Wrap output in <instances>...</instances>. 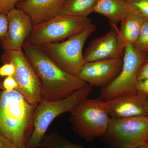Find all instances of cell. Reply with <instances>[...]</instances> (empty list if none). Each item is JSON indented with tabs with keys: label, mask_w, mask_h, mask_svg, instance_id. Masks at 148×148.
Wrapping results in <instances>:
<instances>
[{
	"label": "cell",
	"mask_w": 148,
	"mask_h": 148,
	"mask_svg": "<svg viewBox=\"0 0 148 148\" xmlns=\"http://www.w3.org/2000/svg\"><path fill=\"white\" fill-rule=\"evenodd\" d=\"M0 148H17L12 142L0 133Z\"/></svg>",
	"instance_id": "27"
},
{
	"label": "cell",
	"mask_w": 148,
	"mask_h": 148,
	"mask_svg": "<svg viewBox=\"0 0 148 148\" xmlns=\"http://www.w3.org/2000/svg\"><path fill=\"white\" fill-rule=\"evenodd\" d=\"M147 79H148V55L140 67L137 76L138 81Z\"/></svg>",
	"instance_id": "26"
},
{
	"label": "cell",
	"mask_w": 148,
	"mask_h": 148,
	"mask_svg": "<svg viewBox=\"0 0 148 148\" xmlns=\"http://www.w3.org/2000/svg\"><path fill=\"white\" fill-rule=\"evenodd\" d=\"M111 148H136L148 143V118H111L103 136Z\"/></svg>",
	"instance_id": "7"
},
{
	"label": "cell",
	"mask_w": 148,
	"mask_h": 148,
	"mask_svg": "<svg viewBox=\"0 0 148 148\" xmlns=\"http://www.w3.org/2000/svg\"><path fill=\"white\" fill-rule=\"evenodd\" d=\"M1 61L12 62L15 66L13 77L18 84L17 90L29 103L38 105L42 99L40 81L34 68L23 50H4Z\"/></svg>",
	"instance_id": "9"
},
{
	"label": "cell",
	"mask_w": 148,
	"mask_h": 148,
	"mask_svg": "<svg viewBox=\"0 0 148 148\" xmlns=\"http://www.w3.org/2000/svg\"><path fill=\"white\" fill-rule=\"evenodd\" d=\"M66 0H24L16 4V8L24 11L33 25L59 15Z\"/></svg>",
	"instance_id": "14"
},
{
	"label": "cell",
	"mask_w": 148,
	"mask_h": 148,
	"mask_svg": "<svg viewBox=\"0 0 148 148\" xmlns=\"http://www.w3.org/2000/svg\"><path fill=\"white\" fill-rule=\"evenodd\" d=\"M136 148H148V143L147 145H144L140 146Z\"/></svg>",
	"instance_id": "29"
},
{
	"label": "cell",
	"mask_w": 148,
	"mask_h": 148,
	"mask_svg": "<svg viewBox=\"0 0 148 148\" xmlns=\"http://www.w3.org/2000/svg\"><path fill=\"white\" fill-rule=\"evenodd\" d=\"M15 71V66L12 62L3 64L0 67V77L5 78L9 76H13Z\"/></svg>",
	"instance_id": "22"
},
{
	"label": "cell",
	"mask_w": 148,
	"mask_h": 148,
	"mask_svg": "<svg viewBox=\"0 0 148 148\" xmlns=\"http://www.w3.org/2000/svg\"><path fill=\"white\" fill-rule=\"evenodd\" d=\"M92 23L88 17L59 15L33 25L26 41L37 46L60 41L76 34Z\"/></svg>",
	"instance_id": "6"
},
{
	"label": "cell",
	"mask_w": 148,
	"mask_h": 148,
	"mask_svg": "<svg viewBox=\"0 0 148 148\" xmlns=\"http://www.w3.org/2000/svg\"><path fill=\"white\" fill-rule=\"evenodd\" d=\"M147 117L148 118V116H147Z\"/></svg>",
	"instance_id": "31"
},
{
	"label": "cell",
	"mask_w": 148,
	"mask_h": 148,
	"mask_svg": "<svg viewBox=\"0 0 148 148\" xmlns=\"http://www.w3.org/2000/svg\"><path fill=\"white\" fill-rule=\"evenodd\" d=\"M92 86L86 84L67 98L55 101L42 99L38 104L33 118V130L26 147L36 148L45 137L51 123L59 115L71 112L92 92Z\"/></svg>",
	"instance_id": "3"
},
{
	"label": "cell",
	"mask_w": 148,
	"mask_h": 148,
	"mask_svg": "<svg viewBox=\"0 0 148 148\" xmlns=\"http://www.w3.org/2000/svg\"><path fill=\"white\" fill-rule=\"evenodd\" d=\"M123 64V58H110L86 63L78 76L92 87H105L119 75Z\"/></svg>",
	"instance_id": "10"
},
{
	"label": "cell",
	"mask_w": 148,
	"mask_h": 148,
	"mask_svg": "<svg viewBox=\"0 0 148 148\" xmlns=\"http://www.w3.org/2000/svg\"><path fill=\"white\" fill-rule=\"evenodd\" d=\"M22 50L40 81L42 99L55 101L64 99L86 84L79 77L60 68L39 47L25 41Z\"/></svg>",
	"instance_id": "1"
},
{
	"label": "cell",
	"mask_w": 148,
	"mask_h": 148,
	"mask_svg": "<svg viewBox=\"0 0 148 148\" xmlns=\"http://www.w3.org/2000/svg\"><path fill=\"white\" fill-rule=\"evenodd\" d=\"M134 12L127 0H98L93 10L107 17L110 24H116Z\"/></svg>",
	"instance_id": "15"
},
{
	"label": "cell",
	"mask_w": 148,
	"mask_h": 148,
	"mask_svg": "<svg viewBox=\"0 0 148 148\" xmlns=\"http://www.w3.org/2000/svg\"><path fill=\"white\" fill-rule=\"evenodd\" d=\"M8 29V18L7 14L0 13V41L5 36Z\"/></svg>",
	"instance_id": "24"
},
{
	"label": "cell",
	"mask_w": 148,
	"mask_h": 148,
	"mask_svg": "<svg viewBox=\"0 0 148 148\" xmlns=\"http://www.w3.org/2000/svg\"><path fill=\"white\" fill-rule=\"evenodd\" d=\"M37 105L29 103L18 90H0V133L17 148L27 146Z\"/></svg>",
	"instance_id": "2"
},
{
	"label": "cell",
	"mask_w": 148,
	"mask_h": 148,
	"mask_svg": "<svg viewBox=\"0 0 148 148\" xmlns=\"http://www.w3.org/2000/svg\"><path fill=\"white\" fill-rule=\"evenodd\" d=\"M103 103L112 118L148 116V96L138 93L118 95Z\"/></svg>",
	"instance_id": "11"
},
{
	"label": "cell",
	"mask_w": 148,
	"mask_h": 148,
	"mask_svg": "<svg viewBox=\"0 0 148 148\" xmlns=\"http://www.w3.org/2000/svg\"><path fill=\"white\" fill-rule=\"evenodd\" d=\"M96 27L91 23L82 32L65 41L48 43L38 47L65 71L78 76L86 64L82 53L85 43L95 32Z\"/></svg>",
	"instance_id": "5"
},
{
	"label": "cell",
	"mask_w": 148,
	"mask_h": 148,
	"mask_svg": "<svg viewBox=\"0 0 148 148\" xmlns=\"http://www.w3.org/2000/svg\"><path fill=\"white\" fill-rule=\"evenodd\" d=\"M22 148H29L27 147H23Z\"/></svg>",
	"instance_id": "30"
},
{
	"label": "cell",
	"mask_w": 148,
	"mask_h": 148,
	"mask_svg": "<svg viewBox=\"0 0 148 148\" xmlns=\"http://www.w3.org/2000/svg\"><path fill=\"white\" fill-rule=\"evenodd\" d=\"M3 87L6 91L17 90L18 84L13 76L6 77L3 80Z\"/></svg>",
	"instance_id": "23"
},
{
	"label": "cell",
	"mask_w": 148,
	"mask_h": 148,
	"mask_svg": "<svg viewBox=\"0 0 148 148\" xmlns=\"http://www.w3.org/2000/svg\"><path fill=\"white\" fill-rule=\"evenodd\" d=\"M137 50L143 52H148V18H145L138 39L133 44Z\"/></svg>",
	"instance_id": "19"
},
{
	"label": "cell",
	"mask_w": 148,
	"mask_h": 148,
	"mask_svg": "<svg viewBox=\"0 0 148 148\" xmlns=\"http://www.w3.org/2000/svg\"><path fill=\"white\" fill-rule=\"evenodd\" d=\"M3 80V78L0 77V90H4L2 85Z\"/></svg>",
	"instance_id": "28"
},
{
	"label": "cell",
	"mask_w": 148,
	"mask_h": 148,
	"mask_svg": "<svg viewBox=\"0 0 148 148\" xmlns=\"http://www.w3.org/2000/svg\"><path fill=\"white\" fill-rule=\"evenodd\" d=\"M7 33L0 41L4 50H22V46L32 32L33 24L27 13L16 8L7 14Z\"/></svg>",
	"instance_id": "12"
},
{
	"label": "cell",
	"mask_w": 148,
	"mask_h": 148,
	"mask_svg": "<svg viewBox=\"0 0 148 148\" xmlns=\"http://www.w3.org/2000/svg\"><path fill=\"white\" fill-rule=\"evenodd\" d=\"M136 87L138 94L148 96V79L138 81Z\"/></svg>",
	"instance_id": "25"
},
{
	"label": "cell",
	"mask_w": 148,
	"mask_h": 148,
	"mask_svg": "<svg viewBox=\"0 0 148 148\" xmlns=\"http://www.w3.org/2000/svg\"><path fill=\"white\" fill-rule=\"evenodd\" d=\"M145 18L140 14L134 12L121 21L118 32L119 47L121 50L124 51L127 45H133L138 39Z\"/></svg>",
	"instance_id": "16"
},
{
	"label": "cell",
	"mask_w": 148,
	"mask_h": 148,
	"mask_svg": "<svg viewBox=\"0 0 148 148\" xmlns=\"http://www.w3.org/2000/svg\"><path fill=\"white\" fill-rule=\"evenodd\" d=\"M148 55V52L139 51L133 45H127L124 49L121 71L110 84L102 88L99 98L102 101H107L123 94H137L138 71Z\"/></svg>",
	"instance_id": "8"
},
{
	"label": "cell",
	"mask_w": 148,
	"mask_h": 148,
	"mask_svg": "<svg viewBox=\"0 0 148 148\" xmlns=\"http://www.w3.org/2000/svg\"><path fill=\"white\" fill-rule=\"evenodd\" d=\"M24 0H0V13L7 14L15 8L17 3Z\"/></svg>",
	"instance_id": "21"
},
{
	"label": "cell",
	"mask_w": 148,
	"mask_h": 148,
	"mask_svg": "<svg viewBox=\"0 0 148 148\" xmlns=\"http://www.w3.org/2000/svg\"><path fill=\"white\" fill-rule=\"evenodd\" d=\"M135 12L148 18V0H127Z\"/></svg>",
	"instance_id": "20"
},
{
	"label": "cell",
	"mask_w": 148,
	"mask_h": 148,
	"mask_svg": "<svg viewBox=\"0 0 148 148\" xmlns=\"http://www.w3.org/2000/svg\"><path fill=\"white\" fill-rule=\"evenodd\" d=\"M70 113L69 121L74 132L88 142L103 137L110 122L111 117L100 98L84 99Z\"/></svg>",
	"instance_id": "4"
},
{
	"label": "cell",
	"mask_w": 148,
	"mask_h": 148,
	"mask_svg": "<svg viewBox=\"0 0 148 148\" xmlns=\"http://www.w3.org/2000/svg\"><path fill=\"white\" fill-rule=\"evenodd\" d=\"M106 34L95 38L90 43L83 54L86 63L110 59L123 58L124 51L120 49L118 40L117 24H110Z\"/></svg>",
	"instance_id": "13"
},
{
	"label": "cell",
	"mask_w": 148,
	"mask_h": 148,
	"mask_svg": "<svg viewBox=\"0 0 148 148\" xmlns=\"http://www.w3.org/2000/svg\"><path fill=\"white\" fill-rule=\"evenodd\" d=\"M39 147L42 148H86L79 144L72 143L56 132L46 135Z\"/></svg>",
	"instance_id": "18"
},
{
	"label": "cell",
	"mask_w": 148,
	"mask_h": 148,
	"mask_svg": "<svg viewBox=\"0 0 148 148\" xmlns=\"http://www.w3.org/2000/svg\"><path fill=\"white\" fill-rule=\"evenodd\" d=\"M98 0H66L60 15L88 17L93 12Z\"/></svg>",
	"instance_id": "17"
}]
</instances>
